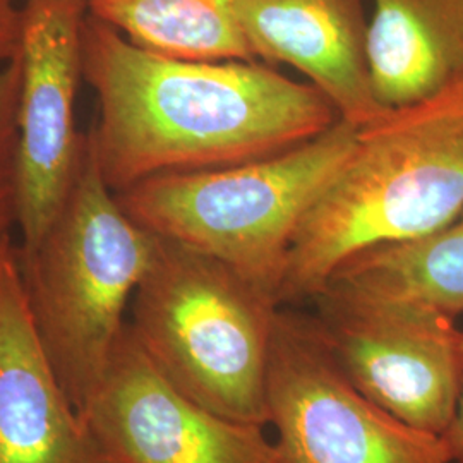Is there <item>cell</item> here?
I'll list each match as a JSON object with an SVG mask.
<instances>
[{
  "mask_svg": "<svg viewBox=\"0 0 463 463\" xmlns=\"http://www.w3.org/2000/svg\"><path fill=\"white\" fill-rule=\"evenodd\" d=\"M443 438L447 441L453 463H463V383L458 402L455 407V414L451 417V422L447 430L443 432Z\"/></svg>",
  "mask_w": 463,
  "mask_h": 463,
  "instance_id": "obj_17",
  "label": "cell"
},
{
  "mask_svg": "<svg viewBox=\"0 0 463 463\" xmlns=\"http://www.w3.org/2000/svg\"><path fill=\"white\" fill-rule=\"evenodd\" d=\"M80 414L112 463H283L263 426L225 419L175 388L129 325Z\"/></svg>",
  "mask_w": 463,
  "mask_h": 463,
  "instance_id": "obj_9",
  "label": "cell"
},
{
  "mask_svg": "<svg viewBox=\"0 0 463 463\" xmlns=\"http://www.w3.org/2000/svg\"><path fill=\"white\" fill-rule=\"evenodd\" d=\"M235 21L254 61L294 67L357 129L390 112L371 84L365 0H235Z\"/></svg>",
  "mask_w": 463,
  "mask_h": 463,
  "instance_id": "obj_11",
  "label": "cell"
},
{
  "mask_svg": "<svg viewBox=\"0 0 463 463\" xmlns=\"http://www.w3.org/2000/svg\"><path fill=\"white\" fill-rule=\"evenodd\" d=\"M88 0H24L17 57V229L32 249L59 215L76 177L84 134L76 129Z\"/></svg>",
  "mask_w": 463,
  "mask_h": 463,
  "instance_id": "obj_8",
  "label": "cell"
},
{
  "mask_svg": "<svg viewBox=\"0 0 463 463\" xmlns=\"http://www.w3.org/2000/svg\"><path fill=\"white\" fill-rule=\"evenodd\" d=\"M156 235L137 225L107 185L84 134L76 177L59 215L32 249H17L34 330L81 412L128 326Z\"/></svg>",
  "mask_w": 463,
  "mask_h": 463,
  "instance_id": "obj_3",
  "label": "cell"
},
{
  "mask_svg": "<svg viewBox=\"0 0 463 463\" xmlns=\"http://www.w3.org/2000/svg\"><path fill=\"white\" fill-rule=\"evenodd\" d=\"M367 64L376 99L403 109L463 81V0H371Z\"/></svg>",
  "mask_w": 463,
  "mask_h": 463,
  "instance_id": "obj_12",
  "label": "cell"
},
{
  "mask_svg": "<svg viewBox=\"0 0 463 463\" xmlns=\"http://www.w3.org/2000/svg\"><path fill=\"white\" fill-rule=\"evenodd\" d=\"M83 80L99 99L88 139L116 194L156 175L271 156L340 120L313 84L269 64L172 57L136 45L91 14Z\"/></svg>",
  "mask_w": 463,
  "mask_h": 463,
  "instance_id": "obj_1",
  "label": "cell"
},
{
  "mask_svg": "<svg viewBox=\"0 0 463 463\" xmlns=\"http://www.w3.org/2000/svg\"><path fill=\"white\" fill-rule=\"evenodd\" d=\"M330 283L374 298L412 302L457 319L463 315V213L424 237L348 260Z\"/></svg>",
  "mask_w": 463,
  "mask_h": 463,
  "instance_id": "obj_13",
  "label": "cell"
},
{
  "mask_svg": "<svg viewBox=\"0 0 463 463\" xmlns=\"http://www.w3.org/2000/svg\"><path fill=\"white\" fill-rule=\"evenodd\" d=\"M463 213V81L359 129L347 165L304 216L280 304L313 300L338 268Z\"/></svg>",
  "mask_w": 463,
  "mask_h": 463,
  "instance_id": "obj_2",
  "label": "cell"
},
{
  "mask_svg": "<svg viewBox=\"0 0 463 463\" xmlns=\"http://www.w3.org/2000/svg\"><path fill=\"white\" fill-rule=\"evenodd\" d=\"M268 403L283 463H453L443 436L405 424L350 384L313 315L283 306Z\"/></svg>",
  "mask_w": 463,
  "mask_h": 463,
  "instance_id": "obj_7",
  "label": "cell"
},
{
  "mask_svg": "<svg viewBox=\"0 0 463 463\" xmlns=\"http://www.w3.org/2000/svg\"><path fill=\"white\" fill-rule=\"evenodd\" d=\"M21 62L16 55L0 69V239L17 227V97Z\"/></svg>",
  "mask_w": 463,
  "mask_h": 463,
  "instance_id": "obj_15",
  "label": "cell"
},
{
  "mask_svg": "<svg viewBox=\"0 0 463 463\" xmlns=\"http://www.w3.org/2000/svg\"><path fill=\"white\" fill-rule=\"evenodd\" d=\"M0 463H112L40 344L11 239L0 252Z\"/></svg>",
  "mask_w": 463,
  "mask_h": 463,
  "instance_id": "obj_10",
  "label": "cell"
},
{
  "mask_svg": "<svg viewBox=\"0 0 463 463\" xmlns=\"http://www.w3.org/2000/svg\"><path fill=\"white\" fill-rule=\"evenodd\" d=\"M280 302L232 266L156 237L128 321L156 369L204 409L269 426V363Z\"/></svg>",
  "mask_w": 463,
  "mask_h": 463,
  "instance_id": "obj_4",
  "label": "cell"
},
{
  "mask_svg": "<svg viewBox=\"0 0 463 463\" xmlns=\"http://www.w3.org/2000/svg\"><path fill=\"white\" fill-rule=\"evenodd\" d=\"M19 19L21 7L16 0H0V69L16 55Z\"/></svg>",
  "mask_w": 463,
  "mask_h": 463,
  "instance_id": "obj_16",
  "label": "cell"
},
{
  "mask_svg": "<svg viewBox=\"0 0 463 463\" xmlns=\"http://www.w3.org/2000/svg\"><path fill=\"white\" fill-rule=\"evenodd\" d=\"M90 14L133 43L183 59L254 61L235 0H88Z\"/></svg>",
  "mask_w": 463,
  "mask_h": 463,
  "instance_id": "obj_14",
  "label": "cell"
},
{
  "mask_svg": "<svg viewBox=\"0 0 463 463\" xmlns=\"http://www.w3.org/2000/svg\"><path fill=\"white\" fill-rule=\"evenodd\" d=\"M11 237H4V239H0V252H2V248H4V244L9 241Z\"/></svg>",
  "mask_w": 463,
  "mask_h": 463,
  "instance_id": "obj_18",
  "label": "cell"
},
{
  "mask_svg": "<svg viewBox=\"0 0 463 463\" xmlns=\"http://www.w3.org/2000/svg\"><path fill=\"white\" fill-rule=\"evenodd\" d=\"M316 326L350 384L388 414L443 436L463 383V330L430 307L330 283Z\"/></svg>",
  "mask_w": 463,
  "mask_h": 463,
  "instance_id": "obj_6",
  "label": "cell"
},
{
  "mask_svg": "<svg viewBox=\"0 0 463 463\" xmlns=\"http://www.w3.org/2000/svg\"><path fill=\"white\" fill-rule=\"evenodd\" d=\"M357 136L359 129L340 118L296 148L237 165L156 175L116 196L143 229L213 256L280 302L298 227L347 165Z\"/></svg>",
  "mask_w": 463,
  "mask_h": 463,
  "instance_id": "obj_5",
  "label": "cell"
}]
</instances>
